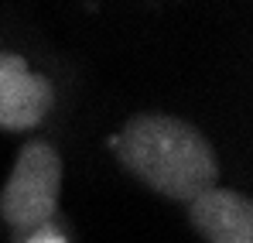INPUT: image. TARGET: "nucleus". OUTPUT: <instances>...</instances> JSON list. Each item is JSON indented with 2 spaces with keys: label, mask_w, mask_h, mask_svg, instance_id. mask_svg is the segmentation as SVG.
Segmentation results:
<instances>
[{
  "label": "nucleus",
  "mask_w": 253,
  "mask_h": 243,
  "mask_svg": "<svg viewBox=\"0 0 253 243\" xmlns=\"http://www.w3.org/2000/svg\"><path fill=\"white\" fill-rule=\"evenodd\" d=\"M117 158L137 175L147 189L171 202H192L202 192L215 189L219 161L212 144L178 117L144 113L133 117L113 141Z\"/></svg>",
  "instance_id": "1"
},
{
  "label": "nucleus",
  "mask_w": 253,
  "mask_h": 243,
  "mask_svg": "<svg viewBox=\"0 0 253 243\" xmlns=\"http://www.w3.org/2000/svg\"><path fill=\"white\" fill-rule=\"evenodd\" d=\"M192 226L206 243H253V202L233 189H209L188 202Z\"/></svg>",
  "instance_id": "4"
},
{
  "label": "nucleus",
  "mask_w": 253,
  "mask_h": 243,
  "mask_svg": "<svg viewBox=\"0 0 253 243\" xmlns=\"http://www.w3.org/2000/svg\"><path fill=\"white\" fill-rule=\"evenodd\" d=\"M55 89L44 76H35L21 55L0 51V127L31 130L51 113Z\"/></svg>",
  "instance_id": "3"
},
{
  "label": "nucleus",
  "mask_w": 253,
  "mask_h": 243,
  "mask_svg": "<svg viewBox=\"0 0 253 243\" xmlns=\"http://www.w3.org/2000/svg\"><path fill=\"white\" fill-rule=\"evenodd\" d=\"M24 243H69V240H65V233H62V230H55V226H42V230L28 233Z\"/></svg>",
  "instance_id": "5"
},
{
  "label": "nucleus",
  "mask_w": 253,
  "mask_h": 243,
  "mask_svg": "<svg viewBox=\"0 0 253 243\" xmlns=\"http://www.w3.org/2000/svg\"><path fill=\"white\" fill-rule=\"evenodd\" d=\"M62 189V158L48 141H31L21 147L10 168L3 192H0V216L14 233H35L51 226Z\"/></svg>",
  "instance_id": "2"
}]
</instances>
